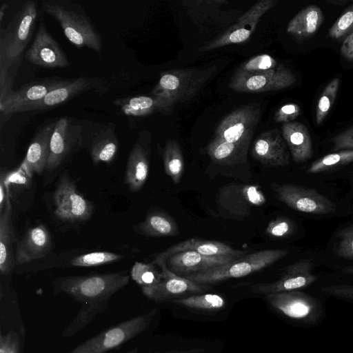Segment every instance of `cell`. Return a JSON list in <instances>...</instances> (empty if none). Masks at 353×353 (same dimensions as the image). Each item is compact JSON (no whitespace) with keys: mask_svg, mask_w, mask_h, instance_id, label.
Masks as SVG:
<instances>
[{"mask_svg":"<svg viewBox=\"0 0 353 353\" xmlns=\"http://www.w3.org/2000/svg\"><path fill=\"white\" fill-rule=\"evenodd\" d=\"M105 91L104 81L92 77H80L68 79L62 85L52 90L41 100L21 108L19 112L48 110L64 104L76 96L89 91Z\"/></svg>","mask_w":353,"mask_h":353,"instance_id":"9a60e30c","label":"cell"},{"mask_svg":"<svg viewBox=\"0 0 353 353\" xmlns=\"http://www.w3.org/2000/svg\"><path fill=\"white\" fill-rule=\"evenodd\" d=\"M68 79L47 78L28 83L0 99L1 119L18 113L23 107L43 99L50 91L63 85Z\"/></svg>","mask_w":353,"mask_h":353,"instance_id":"2e32d148","label":"cell"},{"mask_svg":"<svg viewBox=\"0 0 353 353\" xmlns=\"http://www.w3.org/2000/svg\"><path fill=\"white\" fill-rule=\"evenodd\" d=\"M353 32V4L348 7L330 28V37L339 39Z\"/></svg>","mask_w":353,"mask_h":353,"instance_id":"ab89813d","label":"cell"},{"mask_svg":"<svg viewBox=\"0 0 353 353\" xmlns=\"http://www.w3.org/2000/svg\"><path fill=\"white\" fill-rule=\"evenodd\" d=\"M208 71L181 69L163 72L151 94L165 99L174 105L192 98L204 85Z\"/></svg>","mask_w":353,"mask_h":353,"instance_id":"ba28073f","label":"cell"},{"mask_svg":"<svg viewBox=\"0 0 353 353\" xmlns=\"http://www.w3.org/2000/svg\"><path fill=\"white\" fill-rule=\"evenodd\" d=\"M279 64L270 55H256L243 62L236 70L244 73H256L276 68Z\"/></svg>","mask_w":353,"mask_h":353,"instance_id":"f35d334b","label":"cell"},{"mask_svg":"<svg viewBox=\"0 0 353 353\" xmlns=\"http://www.w3.org/2000/svg\"><path fill=\"white\" fill-rule=\"evenodd\" d=\"M0 353H21L18 334L14 330L0 336Z\"/></svg>","mask_w":353,"mask_h":353,"instance_id":"ee69618b","label":"cell"},{"mask_svg":"<svg viewBox=\"0 0 353 353\" xmlns=\"http://www.w3.org/2000/svg\"><path fill=\"white\" fill-rule=\"evenodd\" d=\"M272 187L281 201L296 211L327 214L336 210L332 201L314 189L292 183H272Z\"/></svg>","mask_w":353,"mask_h":353,"instance_id":"4fadbf2b","label":"cell"},{"mask_svg":"<svg viewBox=\"0 0 353 353\" xmlns=\"http://www.w3.org/2000/svg\"><path fill=\"white\" fill-rule=\"evenodd\" d=\"M82 149L80 119L62 117L56 119L51 134L46 170L52 172L69 157Z\"/></svg>","mask_w":353,"mask_h":353,"instance_id":"9c48e42d","label":"cell"},{"mask_svg":"<svg viewBox=\"0 0 353 353\" xmlns=\"http://www.w3.org/2000/svg\"><path fill=\"white\" fill-rule=\"evenodd\" d=\"M353 162V150H343L323 156L312 162L307 172L315 174L331 170Z\"/></svg>","mask_w":353,"mask_h":353,"instance_id":"d590c367","label":"cell"},{"mask_svg":"<svg viewBox=\"0 0 353 353\" xmlns=\"http://www.w3.org/2000/svg\"><path fill=\"white\" fill-rule=\"evenodd\" d=\"M184 251H195L201 254L211 256H232L240 258L247 254L246 251L234 250L230 245L217 241L204 240L198 238L187 239L173 245L168 249L157 254L152 263L165 259L176 254Z\"/></svg>","mask_w":353,"mask_h":353,"instance_id":"484cf974","label":"cell"},{"mask_svg":"<svg viewBox=\"0 0 353 353\" xmlns=\"http://www.w3.org/2000/svg\"><path fill=\"white\" fill-rule=\"evenodd\" d=\"M25 57L30 63L42 68H65L69 65L66 54L49 33L42 20L32 44L25 52Z\"/></svg>","mask_w":353,"mask_h":353,"instance_id":"ac0fdd59","label":"cell"},{"mask_svg":"<svg viewBox=\"0 0 353 353\" xmlns=\"http://www.w3.org/2000/svg\"><path fill=\"white\" fill-rule=\"evenodd\" d=\"M282 136L290 151L294 161L304 162L312 157V143L307 127L292 121L282 124Z\"/></svg>","mask_w":353,"mask_h":353,"instance_id":"83f0119b","label":"cell"},{"mask_svg":"<svg viewBox=\"0 0 353 353\" xmlns=\"http://www.w3.org/2000/svg\"><path fill=\"white\" fill-rule=\"evenodd\" d=\"M294 229L293 223L286 217L272 220L266 228L268 235L274 238H283L290 235Z\"/></svg>","mask_w":353,"mask_h":353,"instance_id":"b9f144b4","label":"cell"},{"mask_svg":"<svg viewBox=\"0 0 353 353\" xmlns=\"http://www.w3.org/2000/svg\"><path fill=\"white\" fill-rule=\"evenodd\" d=\"M327 2L332 3L335 6H344L347 4L349 1L347 0H327Z\"/></svg>","mask_w":353,"mask_h":353,"instance_id":"f907efd6","label":"cell"},{"mask_svg":"<svg viewBox=\"0 0 353 353\" xmlns=\"http://www.w3.org/2000/svg\"><path fill=\"white\" fill-rule=\"evenodd\" d=\"M8 4L6 2L1 5V7L0 9V21H1V23L2 22L4 12L6 11V10L8 8Z\"/></svg>","mask_w":353,"mask_h":353,"instance_id":"816d5d0a","label":"cell"},{"mask_svg":"<svg viewBox=\"0 0 353 353\" xmlns=\"http://www.w3.org/2000/svg\"><path fill=\"white\" fill-rule=\"evenodd\" d=\"M236 259L238 258L211 256L195 251H184L168 257L165 263L170 271L178 276H185L214 268Z\"/></svg>","mask_w":353,"mask_h":353,"instance_id":"44dd1931","label":"cell"},{"mask_svg":"<svg viewBox=\"0 0 353 353\" xmlns=\"http://www.w3.org/2000/svg\"><path fill=\"white\" fill-rule=\"evenodd\" d=\"M205 351L204 349L202 348H194V349H188V350H172L168 351L163 353H203ZM124 353H139L138 349H132L128 352H125Z\"/></svg>","mask_w":353,"mask_h":353,"instance_id":"681fc988","label":"cell"},{"mask_svg":"<svg viewBox=\"0 0 353 353\" xmlns=\"http://www.w3.org/2000/svg\"><path fill=\"white\" fill-rule=\"evenodd\" d=\"M38 17L37 1H26L6 29L0 30V70L8 71L20 63Z\"/></svg>","mask_w":353,"mask_h":353,"instance_id":"3957f363","label":"cell"},{"mask_svg":"<svg viewBox=\"0 0 353 353\" xmlns=\"http://www.w3.org/2000/svg\"><path fill=\"white\" fill-rule=\"evenodd\" d=\"M138 233L152 237L173 236L178 233L176 221L167 213L153 211L134 228Z\"/></svg>","mask_w":353,"mask_h":353,"instance_id":"4dcf8cb0","label":"cell"},{"mask_svg":"<svg viewBox=\"0 0 353 353\" xmlns=\"http://www.w3.org/2000/svg\"><path fill=\"white\" fill-rule=\"evenodd\" d=\"M341 55L349 60H353V32L344 39L341 47Z\"/></svg>","mask_w":353,"mask_h":353,"instance_id":"c3c4849f","label":"cell"},{"mask_svg":"<svg viewBox=\"0 0 353 353\" xmlns=\"http://www.w3.org/2000/svg\"><path fill=\"white\" fill-rule=\"evenodd\" d=\"M340 81L338 77L332 79L322 92L316 109V122L321 124L327 117L331 109L339 88Z\"/></svg>","mask_w":353,"mask_h":353,"instance_id":"74e56055","label":"cell"},{"mask_svg":"<svg viewBox=\"0 0 353 353\" xmlns=\"http://www.w3.org/2000/svg\"><path fill=\"white\" fill-rule=\"evenodd\" d=\"M55 123L56 119L46 121L35 132L20 165L29 178H32L34 174H41L46 168L50 137Z\"/></svg>","mask_w":353,"mask_h":353,"instance_id":"d6986e66","label":"cell"},{"mask_svg":"<svg viewBox=\"0 0 353 353\" xmlns=\"http://www.w3.org/2000/svg\"><path fill=\"white\" fill-rule=\"evenodd\" d=\"M266 199L256 185L230 183L219 191L216 203L219 212L225 217L243 220L252 209L263 205Z\"/></svg>","mask_w":353,"mask_h":353,"instance_id":"52a82bcc","label":"cell"},{"mask_svg":"<svg viewBox=\"0 0 353 353\" xmlns=\"http://www.w3.org/2000/svg\"><path fill=\"white\" fill-rule=\"evenodd\" d=\"M51 247V235L45 225L39 224L28 229L17 243L15 265L27 263L46 256Z\"/></svg>","mask_w":353,"mask_h":353,"instance_id":"7402d4cb","label":"cell"},{"mask_svg":"<svg viewBox=\"0 0 353 353\" xmlns=\"http://www.w3.org/2000/svg\"><path fill=\"white\" fill-rule=\"evenodd\" d=\"M252 155L268 167H284L289 163L286 143L278 129L261 133L254 141Z\"/></svg>","mask_w":353,"mask_h":353,"instance_id":"ffe728a7","label":"cell"},{"mask_svg":"<svg viewBox=\"0 0 353 353\" xmlns=\"http://www.w3.org/2000/svg\"><path fill=\"white\" fill-rule=\"evenodd\" d=\"M261 114L259 104H249L232 111L218 125L214 138L248 148Z\"/></svg>","mask_w":353,"mask_h":353,"instance_id":"30bf717a","label":"cell"},{"mask_svg":"<svg viewBox=\"0 0 353 353\" xmlns=\"http://www.w3.org/2000/svg\"><path fill=\"white\" fill-rule=\"evenodd\" d=\"M82 148L88 150L92 163L110 164L119 150L116 125L113 122L80 119Z\"/></svg>","mask_w":353,"mask_h":353,"instance_id":"8992f818","label":"cell"},{"mask_svg":"<svg viewBox=\"0 0 353 353\" xmlns=\"http://www.w3.org/2000/svg\"><path fill=\"white\" fill-rule=\"evenodd\" d=\"M322 290L332 296L353 301L352 285H334L323 288Z\"/></svg>","mask_w":353,"mask_h":353,"instance_id":"bcb514c9","label":"cell"},{"mask_svg":"<svg viewBox=\"0 0 353 353\" xmlns=\"http://www.w3.org/2000/svg\"><path fill=\"white\" fill-rule=\"evenodd\" d=\"M7 172L1 170L0 175V214L2 213L7 202L10 199L8 187L6 183Z\"/></svg>","mask_w":353,"mask_h":353,"instance_id":"7dc6e473","label":"cell"},{"mask_svg":"<svg viewBox=\"0 0 353 353\" xmlns=\"http://www.w3.org/2000/svg\"><path fill=\"white\" fill-rule=\"evenodd\" d=\"M265 298L272 307L292 319H305L315 310L314 300L297 291L269 294Z\"/></svg>","mask_w":353,"mask_h":353,"instance_id":"4316f807","label":"cell"},{"mask_svg":"<svg viewBox=\"0 0 353 353\" xmlns=\"http://www.w3.org/2000/svg\"><path fill=\"white\" fill-rule=\"evenodd\" d=\"M173 303L192 309L216 310L225 305V299L216 294H202L176 299Z\"/></svg>","mask_w":353,"mask_h":353,"instance_id":"e575fe53","label":"cell"},{"mask_svg":"<svg viewBox=\"0 0 353 353\" xmlns=\"http://www.w3.org/2000/svg\"><path fill=\"white\" fill-rule=\"evenodd\" d=\"M312 268L310 260L301 259L288 266L279 280L272 283L254 284L250 290L253 293L267 295L306 288L317 279V276L312 272Z\"/></svg>","mask_w":353,"mask_h":353,"instance_id":"e0dca14e","label":"cell"},{"mask_svg":"<svg viewBox=\"0 0 353 353\" xmlns=\"http://www.w3.org/2000/svg\"><path fill=\"white\" fill-rule=\"evenodd\" d=\"M324 20L321 9L316 5H310L298 12L288 23L287 32L303 39L313 35Z\"/></svg>","mask_w":353,"mask_h":353,"instance_id":"f546056e","label":"cell"},{"mask_svg":"<svg viewBox=\"0 0 353 353\" xmlns=\"http://www.w3.org/2000/svg\"><path fill=\"white\" fill-rule=\"evenodd\" d=\"M114 104L128 119L129 125L133 128L137 118L149 116L157 112L170 114L174 104L157 96H134L116 99Z\"/></svg>","mask_w":353,"mask_h":353,"instance_id":"d4e9b609","label":"cell"},{"mask_svg":"<svg viewBox=\"0 0 353 353\" xmlns=\"http://www.w3.org/2000/svg\"><path fill=\"white\" fill-rule=\"evenodd\" d=\"M157 310L120 322L83 341L68 353H107L130 341L150 324Z\"/></svg>","mask_w":353,"mask_h":353,"instance_id":"5b68a950","label":"cell"},{"mask_svg":"<svg viewBox=\"0 0 353 353\" xmlns=\"http://www.w3.org/2000/svg\"><path fill=\"white\" fill-rule=\"evenodd\" d=\"M296 81L288 68L279 64L276 68L256 73L236 72L229 87L239 92H262L288 88Z\"/></svg>","mask_w":353,"mask_h":353,"instance_id":"7c38bea8","label":"cell"},{"mask_svg":"<svg viewBox=\"0 0 353 353\" xmlns=\"http://www.w3.org/2000/svg\"><path fill=\"white\" fill-rule=\"evenodd\" d=\"M332 143L334 151L353 150V125L335 136Z\"/></svg>","mask_w":353,"mask_h":353,"instance_id":"f6af8a7d","label":"cell"},{"mask_svg":"<svg viewBox=\"0 0 353 353\" xmlns=\"http://www.w3.org/2000/svg\"><path fill=\"white\" fill-rule=\"evenodd\" d=\"M129 281L127 271L56 279L53 282L54 293L65 294L81 305L61 336H73L96 316L104 312L112 296L127 285Z\"/></svg>","mask_w":353,"mask_h":353,"instance_id":"6da1fadb","label":"cell"},{"mask_svg":"<svg viewBox=\"0 0 353 353\" xmlns=\"http://www.w3.org/2000/svg\"><path fill=\"white\" fill-rule=\"evenodd\" d=\"M12 211L10 199L0 214V272L3 275L9 274L15 265L13 245L16 237Z\"/></svg>","mask_w":353,"mask_h":353,"instance_id":"f1b7e54d","label":"cell"},{"mask_svg":"<svg viewBox=\"0 0 353 353\" xmlns=\"http://www.w3.org/2000/svg\"><path fill=\"white\" fill-rule=\"evenodd\" d=\"M248 148L214 138L206 150L211 160L216 163L234 165L245 161Z\"/></svg>","mask_w":353,"mask_h":353,"instance_id":"1f68e13d","label":"cell"},{"mask_svg":"<svg viewBox=\"0 0 353 353\" xmlns=\"http://www.w3.org/2000/svg\"><path fill=\"white\" fill-rule=\"evenodd\" d=\"M334 252L340 257L353 259V225L338 232Z\"/></svg>","mask_w":353,"mask_h":353,"instance_id":"60d3db41","label":"cell"},{"mask_svg":"<svg viewBox=\"0 0 353 353\" xmlns=\"http://www.w3.org/2000/svg\"><path fill=\"white\" fill-rule=\"evenodd\" d=\"M301 114L300 107L295 103H288L280 107L274 114V121L277 123L292 122Z\"/></svg>","mask_w":353,"mask_h":353,"instance_id":"7bdbcfd3","label":"cell"},{"mask_svg":"<svg viewBox=\"0 0 353 353\" xmlns=\"http://www.w3.org/2000/svg\"><path fill=\"white\" fill-rule=\"evenodd\" d=\"M164 170L174 183L178 184L184 170V160L181 147L175 140H168L163 152Z\"/></svg>","mask_w":353,"mask_h":353,"instance_id":"836d02e7","label":"cell"},{"mask_svg":"<svg viewBox=\"0 0 353 353\" xmlns=\"http://www.w3.org/2000/svg\"><path fill=\"white\" fill-rule=\"evenodd\" d=\"M289 253L288 250H260L214 268L183 277L204 285L240 278L270 266Z\"/></svg>","mask_w":353,"mask_h":353,"instance_id":"277c9868","label":"cell"},{"mask_svg":"<svg viewBox=\"0 0 353 353\" xmlns=\"http://www.w3.org/2000/svg\"><path fill=\"white\" fill-rule=\"evenodd\" d=\"M124 255L110 252H94L81 254L71 260L70 264L76 267L90 268L117 261Z\"/></svg>","mask_w":353,"mask_h":353,"instance_id":"8d00e7d4","label":"cell"},{"mask_svg":"<svg viewBox=\"0 0 353 353\" xmlns=\"http://www.w3.org/2000/svg\"><path fill=\"white\" fill-rule=\"evenodd\" d=\"M343 272L346 274H353V266H347L343 269Z\"/></svg>","mask_w":353,"mask_h":353,"instance_id":"f5cc1de1","label":"cell"},{"mask_svg":"<svg viewBox=\"0 0 353 353\" xmlns=\"http://www.w3.org/2000/svg\"><path fill=\"white\" fill-rule=\"evenodd\" d=\"M54 214L63 221L81 222L88 220L92 214V203L81 194L68 175L60 179L53 194Z\"/></svg>","mask_w":353,"mask_h":353,"instance_id":"8fae6325","label":"cell"},{"mask_svg":"<svg viewBox=\"0 0 353 353\" xmlns=\"http://www.w3.org/2000/svg\"><path fill=\"white\" fill-rule=\"evenodd\" d=\"M40 9L59 23L71 43L98 54L102 52L101 36L81 4L70 0H43Z\"/></svg>","mask_w":353,"mask_h":353,"instance_id":"7a4b0ae2","label":"cell"},{"mask_svg":"<svg viewBox=\"0 0 353 353\" xmlns=\"http://www.w3.org/2000/svg\"><path fill=\"white\" fill-rule=\"evenodd\" d=\"M153 263L161 268L163 280L149 298L151 300L160 302L184 294L204 292L210 288L208 285L197 283L174 274L168 269L165 261Z\"/></svg>","mask_w":353,"mask_h":353,"instance_id":"603a6c76","label":"cell"},{"mask_svg":"<svg viewBox=\"0 0 353 353\" xmlns=\"http://www.w3.org/2000/svg\"><path fill=\"white\" fill-rule=\"evenodd\" d=\"M277 3L276 0H261L256 2L225 32L210 40L198 50L201 52L210 51L225 46L246 41L256 29L260 19Z\"/></svg>","mask_w":353,"mask_h":353,"instance_id":"5bb4252c","label":"cell"},{"mask_svg":"<svg viewBox=\"0 0 353 353\" xmlns=\"http://www.w3.org/2000/svg\"><path fill=\"white\" fill-rule=\"evenodd\" d=\"M152 262H135L130 275L148 299L163 280L162 272H159Z\"/></svg>","mask_w":353,"mask_h":353,"instance_id":"d6a6232c","label":"cell"},{"mask_svg":"<svg viewBox=\"0 0 353 353\" xmlns=\"http://www.w3.org/2000/svg\"><path fill=\"white\" fill-rule=\"evenodd\" d=\"M143 132L132 146L128 155L125 172V183L132 192H138L144 185L149 173L150 150Z\"/></svg>","mask_w":353,"mask_h":353,"instance_id":"cb8c5ba5","label":"cell"}]
</instances>
